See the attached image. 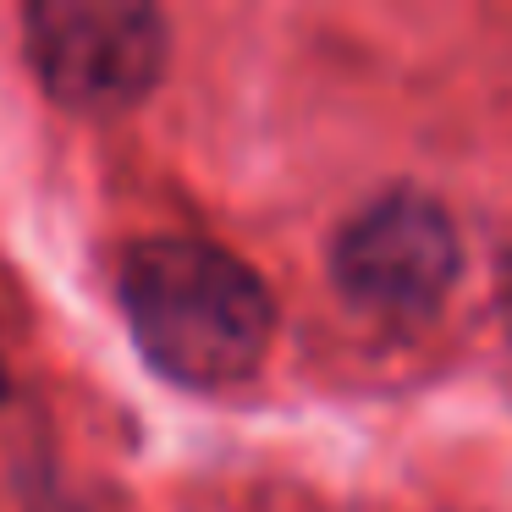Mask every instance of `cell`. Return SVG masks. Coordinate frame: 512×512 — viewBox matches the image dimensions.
<instances>
[{
  "mask_svg": "<svg viewBox=\"0 0 512 512\" xmlns=\"http://www.w3.org/2000/svg\"><path fill=\"white\" fill-rule=\"evenodd\" d=\"M116 303L144 364L193 391L248 380L276 336V303L259 270L204 237L133 243L116 270Z\"/></svg>",
  "mask_w": 512,
  "mask_h": 512,
  "instance_id": "obj_1",
  "label": "cell"
},
{
  "mask_svg": "<svg viewBox=\"0 0 512 512\" xmlns=\"http://www.w3.org/2000/svg\"><path fill=\"white\" fill-rule=\"evenodd\" d=\"M501 314H507V331H512V287H507V303H501Z\"/></svg>",
  "mask_w": 512,
  "mask_h": 512,
  "instance_id": "obj_4",
  "label": "cell"
},
{
  "mask_svg": "<svg viewBox=\"0 0 512 512\" xmlns=\"http://www.w3.org/2000/svg\"><path fill=\"white\" fill-rule=\"evenodd\" d=\"M23 50L56 105L116 116L155 94L171 34L138 0H34L23 6Z\"/></svg>",
  "mask_w": 512,
  "mask_h": 512,
  "instance_id": "obj_2",
  "label": "cell"
},
{
  "mask_svg": "<svg viewBox=\"0 0 512 512\" xmlns=\"http://www.w3.org/2000/svg\"><path fill=\"white\" fill-rule=\"evenodd\" d=\"M0 397H6V364H0Z\"/></svg>",
  "mask_w": 512,
  "mask_h": 512,
  "instance_id": "obj_5",
  "label": "cell"
},
{
  "mask_svg": "<svg viewBox=\"0 0 512 512\" xmlns=\"http://www.w3.org/2000/svg\"><path fill=\"white\" fill-rule=\"evenodd\" d=\"M457 270L463 243L452 210L419 188H391L369 199L331 243V276L342 298L375 320L435 314Z\"/></svg>",
  "mask_w": 512,
  "mask_h": 512,
  "instance_id": "obj_3",
  "label": "cell"
}]
</instances>
